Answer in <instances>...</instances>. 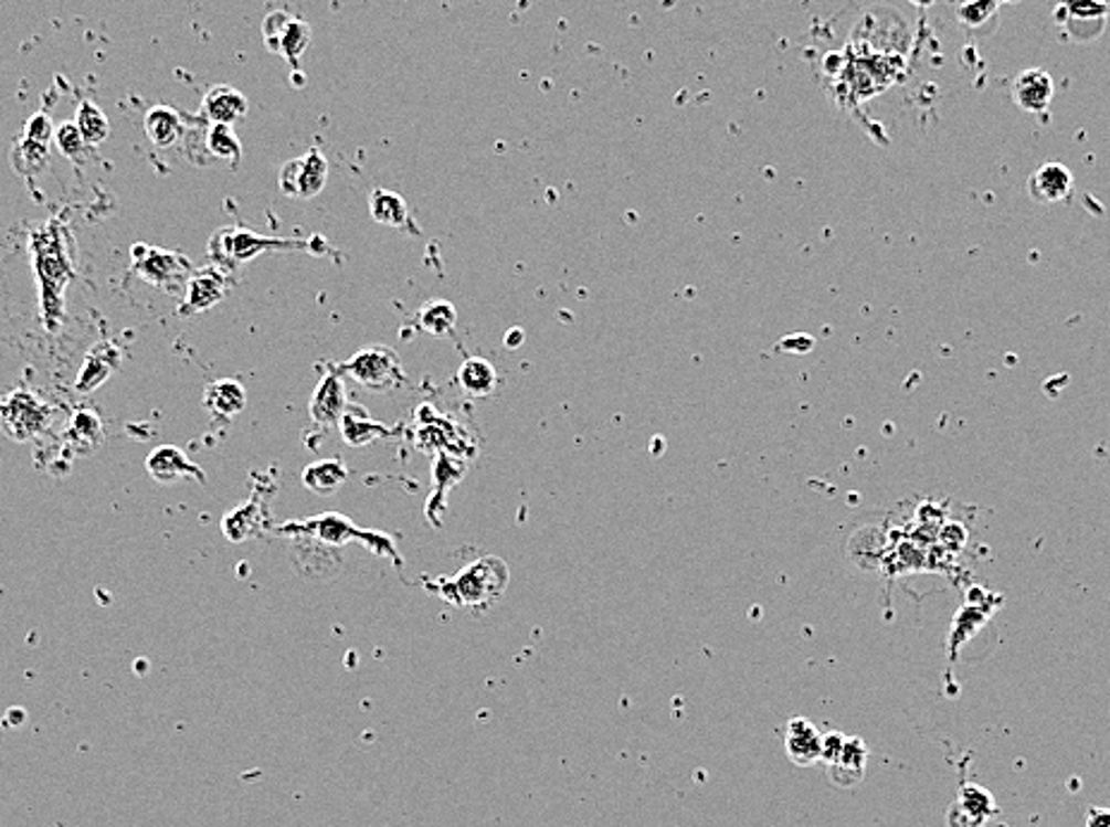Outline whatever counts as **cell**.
I'll use <instances>...</instances> for the list:
<instances>
[{
  "instance_id": "2e32d148",
  "label": "cell",
  "mask_w": 1110,
  "mask_h": 827,
  "mask_svg": "<svg viewBox=\"0 0 1110 827\" xmlns=\"http://www.w3.org/2000/svg\"><path fill=\"white\" fill-rule=\"evenodd\" d=\"M821 749H824V734L816 730V724L806 718H792L785 730V753L787 759L800 767H812L821 763Z\"/></svg>"
},
{
  "instance_id": "277c9868",
  "label": "cell",
  "mask_w": 1110,
  "mask_h": 827,
  "mask_svg": "<svg viewBox=\"0 0 1110 827\" xmlns=\"http://www.w3.org/2000/svg\"><path fill=\"white\" fill-rule=\"evenodd\" d=\"M53 412L55 410L49 402H43L29 390H14V393L0 400V428L6 431L8 438L24 443L49 428Z\"/></svg>"
},
{
  "instance_id": "603a6c76",
  "label": "cell",
  "mask_w": 1110,
  "mask_h": 827,
  "mask_svg": "<svg viewBox=\"0 0 1110 827\" xmlns=\"http://www.w3.org/2000/svg\"><path fill=\"white\" fill-rule=\"evenodd\" d=\"M348 481V469L340 459H321L314 462L302 474V484H305L314 496H336L340 486Z\"/></svg>"
},
{
  "instance_id": "ba28073f",
  "label": "cell",
  "mask_w": 1110,
  "mask_h": 827,
  "mask_svg": "<svg viewBox=\"0 0 1110 827\" xmlns=\"http://www.w3.org/2000/svg\"><path fill=\"white\" fill-rule=\"evenodd\" d=\"M129 256H133V271L144 283L168 289V293L170 289H176L180 283H187L192 273L190 261L182 254L158 250V246L144 242H137L133 250H129Z\"/></svg>"
},
{
  "instance_id": "d590c367",
  "label": "cell",
  "mask_w": 1110,
  "mask_h": 827,
  "mask_svg": "<svg viewBox=\"0 0 1110 827\" xmlns=\"http://www.w3.org/2000/svg\"><path fill=\"white\" fill-rule=\"evenodd\" d=\"M1103 3H1106V8H1108V12H1110V0H1103Z\"/></svg>"
},
{
  "instance_id": "1f68e13d",
  "label": "cell",
  "mask_w": 1110,
  "mask_h": 827,
  "mask_svg": "<svg viewBox=\"0 0 1110 827\" xmlns=\"http://www.w3.org/2000/svg\"><path fill=\"white\" fill-rule=\"evenodd\" d=\"M53 144L57 147V151L70 158V161H82L86 149H89V144L84 141L75 120H65L55 127Z\"/></svg>"
},
{
  "instance_id": "4316f807",
  "label": "cell",
  "mask_w": 1110,
  "mask_h": 827,
  "mask_svg": "<svg viewBox=\"0 0 1110 827\" xmlns=\"http://www.w3.org/2000/svg\"><path fill=\"white\" fill-rule=\"evenodd\" d=\"M416 324H420V328L424 332H429V336L445 338V336H451L457 326V311L451 301L434 299V301H429L420 314H416Z\"/></svg>"
},
{
  "instance_id": "7c38bea8",
  "label": "cell",
  "mask_w": 1110,
  "mask_h": 827,
  "mask_svg": "<svg viewBox=\"0 0 1110 827\" xmlns=\"http://www.w3.org/2000/svg\"><path fill=\"white\" fill-rule=\"evenodd\" d=\"M345 410H348V393H345L342 375L336 371L334 364H328L326 373L321 375V381L311 395L309 416L316 426L330 428L338 424Z\"/></svg>"
},
{
  "instance_id": "836d02e7",
  "label": "cell",
  "mask_w": 1110,
  "mask_h": 827,
  "mask_svg": "<svg viewBox=\"0 0 1110 827\" xmlns=\"http://www.w3.org/2000/svg\"><path fill=\"white\" fill-rule=\"evenodd\" d=\"M1085 827H1110V808H1106V806H1091L1087 810Z\"/></svg>"
},
{
  "instance_id": "52a82bcc",
  "label": "cell",
  "mask_w": 1110,
  "mask_h": 827,
  "mask_svg": "<svg viewBox=\"0 0 1110 827\" xmlns=\"http://www.w3.org/2000/svg\"><path fill=\"white\" fill-rule=\"evenodd\" d=\"M281 531L283 533H309V536H314V539L334 543V545L359 539V541H367L373 553L395 555V545L391 539H388V536L359 531L350 519H345L340 515H321V517H314L307 521H295V524L281 527Z\"/></svg>"
},
{
  "instance_id": "d6a6232c",
  "label": "cell",
  "mask_w": 1110,
  "mask_h": 827,
  "mask_svg": "<svg viewBox=\"0 0 1110 827\" xmlns=\"http://www.w3.org/2000/svg\"><path fill=\"white\" fill-rule=\"evenodd\" d=\"M22 137L29 141H39V144H46V147H51V141L55 137V125L46 113H34L32 118L27 120Z\"/></svg>"
},
{
  "instance_id": "ac0fdd59",
  "label": "cell",
  "mask_w": 1110,
  "mask_h": 827,
  "mask_svg": "<svg viewBox=\"0 0 1110 827\" xmlns=\"http://www.w3.org/2000/svg\"><path fill=\"white\" fill-rule=\"evenodd\" d=\"M120 352H118V347H115L113 342H98L94 344L89 354L84 357V364H82V371H80V379L75 383V388L80 390L82 395L86 393H92V390H96L98 385H104L110 375L120 369Z\"/></svg>"
},
{
  "instance_id": "f546056e",
  "label": "cell",
  "mask_w": 1110,
  "mask_h": 827,
  "mask_svg": "<svg viewBox=\"0 0 1110 827\" xmlns=\"http://www.w3.org/2000/svg\"><path fill=\"white\" fill-rule=\"evenodd\" d=\"M207 149L211 156L221 158V161L240 163L242 144L235 135L233 125H211L209 132H207Z\"/></svg>"
},
{
  "instance_id": "7a4b0ae2",
  "label": "cell",
  "mask_w": 1110,
  "mask_h": 827,
  "mask_svg": "<svg viewBox=\"0 0 1110 827\" xmlns=\"http://www.w3.org/2000/svg\"><path fill=\"white\" fill-rule=\"evenodd\" d=\"M508 584V568L498 558H484L472 562L467 570L453 576L451 582H443L438 589L445 601L455 603V607H488L496 603Z\"/></svg>"
},
{
  "instance_id": "4fadbf2b",
  "label": "cell",
  "mask_w": 1110,
  "mask_h": 827,
  "mask_svg": "<svg viewBox=\"0 0 1110 827\" xmlns=\"http://www.w3.org/2000/svg\"><path fill=\"white\" fill-rule=\"evenodd\" d=\"M998 814V806L993 802L991 792L979 785H962L960 796L948 810L950 827H984L993 816Z\"/></svg>"
},
{
  "instance_id": "8fae6325",
  "label": "cell",
  "mask_w": 1110,
  "mask_h": 827,
  "mask_svg": "<svg viewBox=\"0 0 1110 827\" xmlns=\"http://www.w3.org/2000/svg\"><path fill=\"white\" fill-rule=\"evenodd\" d=\"M228 275L219 266H209L190 273V278L184 283V299L178 307V316H197L213 309L215 304H221L228 295Z\"/></svg>"
},
{
  "instance_id": "e0dca14e",
  "label": "cell",
  "mask_w": 1110,
  "mask_h": 827,
  "mask_svg": "<svg viewBox=\"0 0 1110 827\" xmlns=\"http://www.w3.org/2000/svg\"><path fill=\"white\" fill-rule=\"evenodd\" d=\"M147 469L158 484H178L184 481V478H197L199 484H204V471L192 459H187V455L176 445L156 447L147 459Z\"/></svg>"
},
{
  "instance_id": "9a60e30c",
  "label": "cell",
  "mask_w": 1110,
  "mask_h": 827,
  "mask_svg": "<svg viewBox=\"0 0 1110 827\" xmlns=\"http://www.w3.org/2000/svg\"><path fill=\"white\" fill-rule=\"evenodd\" d=\"M1056 96L1054 77L1042 67L1025 70L1013 84V100L1025 113H1046Z\"/></svg>"
},
{
  "instance_id": "30bf717a",
  "label": "cell",
  "mask_w": 1110,
  "mask_h": 827,
  "mask_svg": "<svg viewBox=\"0 0 1110 827\" xmlns=\"http://www.w3.org/2000/svg\"><path fill=\"white\" fill-rule=\"evenodd\" d=\"M328 182V161L319 149H309L302 158L283 163L278 172V187L290 199H314L324 192Z\"/></svg>"
},
{
  "instance_id": "e575fe53",
  "label": "cell",
  "mask_w": 1110,
  "mask_h": 827,
  "mask_svg": "<svg viewBox=\"0 0 1110 827\" xmlns=\"http://www.w3.org/2000/svg\"><path fill=\"white\" fill-rule=\"evenodd\" d=\"M910 3L917 6V8H929V6L935 3V0H910Z\"/></svg>"
},
{
  "instance_id": "6da1fadb",
  "label": "cell",
  "mask_w": 1110,
  "mask_h": 827,
  "mask_svg": "<svg viewBox=\"0 0 1110 827\" xmlns=\"http://www.w3.org/2000/svg\"><path fill=\"white\" fill-rule=\"evenodd\" d=\"M34 256V271L41 285V307L43 321L53 330L55 321L63 316V293L72 278V264L67 254V242L61 240V225L51 221L46 227L36 230L29 244Z\"/></svg>"
},
{
  "instance_id": "f1b7e54d",
  "label": "cell",
  "mask_w": 1110,
  "mask_h": 827,
  "mask_svg": "<svg viewBox=\"0 0 1110 827\" xmlns=\"http://www.w3.org/2000/svg\"><path fill=\"white\" fill-rule=\"evenodd\" d=\"M75 125L80 127V132L84 141L92 147H98L110 137V123L106 118V113L101 110L92 100H82L75 110Z\"/></svg>"
},
{
  "instance_id": "484cf974",
  "label": "cell",
  "mask_w": 1110,
  "mask_h": 827,
  "mask_svg": "<svg viewBox=\"0 0 1110 827\" xmlns=\"http://www.w3.org/2000/svg\"><path fill=\"white\" fill-rule=\"evenodd\" d=\"M101 438H104V428H101V418L94 412H77L72 416L65 431V441L75 447L80 455H86L89 449H94L101 443Z\"/></svg>"
},
{
  "instance_id": "4dcf8cb0",
  "label": "cell",
  "mask_w": 1110,
  "mask_h": 827,
  "mask_svg": "<svg viewBox=\"0 0 1110 827\" xmlns=\"http://www.w3.org/2000/svg\"><path fill=\"white\" fill-rule=\"evenodd\" d=\"M1065 20H1108L1103 0H1063L1056 10V22Z\"/></svg>"
},
{
  "instance_id": "ffe728a7",
  "label": "cell",
  "mask_w": 1110,
  "mask_h": 827,
  "mask_svg": "<svg viewBox=\"0 0 1110 827\" xmlns=\"http://www.w3.org/2000/svg\"><path fill=\"white\" fill-rule=\"evenodd\" d=\"M204 407L215 418H225V421L235 418L244 407H247V390H244V385L240 381H233V379L213 381L204 390Z\"/></svg>"
},
{
  "instance_id": "83f0119b",
  "label": "cell",
  "mask_w": 1110,
  "mask_h": 827,
  "mask_svg": "<svg viewBox=\"0 0 1110 827\" xmlns=\"http://www.w3.org/2000/svg\"><path fill=\"white\" fill-rule=\"evenodd\" d=\"M10 163H12V170L18 172V176L22 178H36L39 172L46 168L49 163V147L46 144H39V141H29V139H20L18 144H14V149L10 153Z\"/></svg>"
},
{
  "instance_id": "cb8c5ba5",
  "label": "cell",
  "mask_w": 1110,
  "mask_h": 827,
  "mask_svg": "<svg viewBox=\"0 0 1110 827\" xmlns=\"http://www.w3.org/2000/svg\"><path fill=\"white\" fill-rule=\"evenodd\" d=\"M369 213L373 221L385 227L405 230L410 221L408 201L391 190H373L369 197Z\"/></svg>"
},
{
  "instance_id": "3957f363",
  "label": "cell",
  "mask_w": 1110,
  "mask_h": 827,
  "mask_svg": "<svg viewBox=\"0 0 1110 827\" xmlns=\"http://www.w3.org/2000/svg\"><path fill=\"white\" fill-rule=\"evenodd\" d=\"M307 246H309V242H302V240H278V237L256 235V232L242 230V227H221L209 240V258L213 261V266L230 268V266L247 264V261H254L258 254H264V252L307 250Z\"/></svg>"
},
{
  "instance_id": "9c48e42d",
  "label": "cell",
  "mask_w": 1110,
  "mask_h": 827,
  "mask_svg": "<svg viewBox=\"0 0 1110 827\" xmlns=\"http://www.w3.org/2000/svg\"><path fill=\"white\" fill-rule=\"evenodd\" d=\"M262 32H264V46L271 53L285 57V61L297 70L299 57L305 55L311 43V26L290 12L276 10L266 14Z\"/></svg>"
},
{
  "instance_id": "5b68a950",
  "label": "cell",
  "mask_w": 1110,
  "mask_h": 827,
  "mask_svg": "<svg viewBox=\"0 0 1110 827\" xmlns=\"http://www.w3.org/2000/svg\"><path fill=\"white\" fill-rule=\"evenodd\" d=\"M869 749L861 736H845L843 732L824 734V749H821V763L828 765V773L835 787L855 789L861 785L864 773H867Z\"/></svg>"
},
{
  "instance_id": "d6986e66",
  "label": "cell",
  "mask_w": 1110,
  "mask_h": 827,
  "mask_svg": "<svg viewBox=\"0 0 1110 827\" xmlns=\"http://www.w3.org/2000/svg\"><path fill=\"white\" fill-rule=\"evenodd\" d=\"M1072 172L1063 163H1044L1029 178V197L1039 204H1058L1072 194Z\"/></svg>"
},
{
  "instance_id": "d4e9b609",
  "label": "cell",
  "mask_w": 1110,
  "mask_h": 827,
  "mask_svg": "<svg viewBox=\"0 0 1110 827\" xmlns=\"http://www.w3.org/2000/svg\"><path fill=\"white\" fill-rule=\"evenodd\" d=\"M457 381H459V385H463L465 393H469L472 397H486L496 390L498 373H496L491 361H486L482 357H469V359H465V364L459 367Z\"/></svg>"
},
{
  "instance_id": "8992f818",
  "label": "cell",
  "mask_w": 1110,
  "mask_h": 827,
  "mask_svg": "<svg viewBox=\"0 0 1110 827\" xmlns=\"http://www.w3.org/2000/svg\"><path fill=\"white\" fill-rule=\"evenodd\" d=\"M334 367L340 375H350L359 385L371 390H391L405 381V371H402L398 354L383 344H371L367 350H359L352 359Z\"/></svg>"
},
{
  "instance_id": "5bb4252c",
  "label": "cell",
  "mask_w": 1110,
  "mask_h": 827,
  "mask_svg": "<svg viewBox=\"0 0 1110 827\" xmlns=\"http://www.w3.org/2000/svg\"><path fill=\"white\" fill-rule=\"evenodd\" d=\"M247 113H250V100L230 84L211 86L204 94V100H201V115H204L211 125H235L242 118H247Z\"/></svg>"
},
{
  "instance_id": "7402d4cb",
  "label": "cell",
  "mask_w": 1110,
  "mask_h": 827,
  "mask_svg": "<svg viewBox=\"0 0 1110 827\" xmlns=\"http://www.w3.org/2000/svg\"><path fill=\"white\" fill-rule=\"evenodd\" d=\"M338 424H340L342 441L352 447L369 445L377 438H381V435H388V428L383 424H379V421H373L369 416V412L357 407V404H348V410H345Z\"/></svg>"
},
{
  "instance_id": "44dd1931",
  "label": "cell",
  "mask_w": 1110,
  "mask_h": 827,
  "mask_svg": "<svg viewBox=\"0 0 1110 827\" xmlns=\"http://www.w3.org/2000/svg\"><path fill=\"white\" fill-rule=\"evenodd\" d=\"M144 132L156 149H172L184 137V125L178 110H172L170 106H154L144 115Z\"/></svg>"
}]
</instances>
